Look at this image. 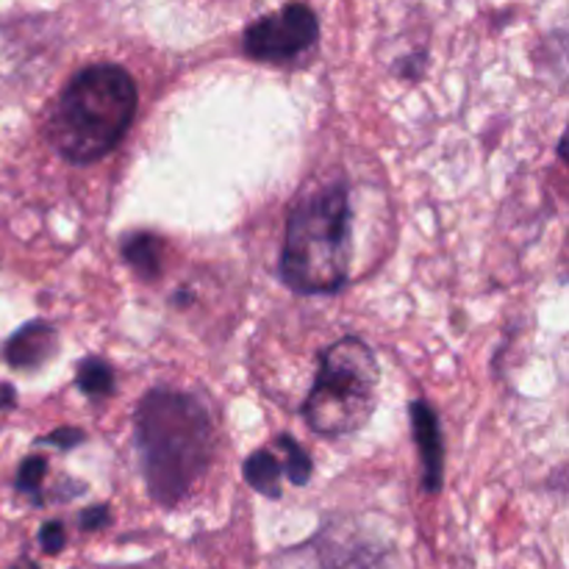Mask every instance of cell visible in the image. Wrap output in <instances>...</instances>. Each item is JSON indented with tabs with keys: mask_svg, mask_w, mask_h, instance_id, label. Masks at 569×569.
<instances>
[{
	"mask_svg": "<svg viewBox=\"0 0 569 569\" xmlns=\"http://www.w3.org/2000/svg\"><path fill=\"white\" fill-rule=\"evenodd\" d=\"M109 522H111V511H109V506H106V503L89 506V509H83L81 515H78V528H81L83 533L103 531Z\"/></svg>",
	"mask_w": 569,
	"mask_h": 569,
	"instance_id": "obj_14",
	"label": "cell"
},
{
	"mask_svg": "<svg viewBox=\"0 0 569 569\" xmlns=\"http://www.w3.org/2000/svg\"><path fill=\"white\" fill-rule=\"evenodd\" d=\"M281 465L272 453L259 450V453H250L244 461V481L250 483V489H256L264 498L278 500L281 498Z\"/></svg>",
	"mask_w": 569,
	"mask_h": 569,
	"instance_id": "obj_9",
	"label": "cell"
},
{
	"mask_svg": "<svg viewBox=\"0 0 569 569\" xmlns=\"http://www.w3.org/2000/svg\"><path fill=\"white\" fill-rule=\"evenodd\" d=\"M137 114V83L122 67L94 64L78 72L48 117V139L72 164L103 159L120 144Z\"/></svg>",
	"mask_w": 569,
	"mask_h": 569,
	"instance_id": "obj_2",
	"label": "cell"
},
{
	"mask_svg": "<svg viewBox=\"0 0 569 569\" xmlns=\"http://www.w3.org/2000/svg\"><path fill=\"white\" fill-rule=\"evenodd\" d=\"M44 445H56V448H76V445L83 442V431L78 428H61V431L48 433V439H42Z\"/></svg>",
	"mask_w": 569,
	"mask_h": 569,
	"instance_id": "obj_15",
	"label": "cell"
},
{
	"mask_svg": "<svg viewBox=\"0 0 569 569\" xmlns=\"http://www.w3.org/2000/svg\"><path fill=\"white\" fill-rule=\"evenodd\" d=\"M56 350V331L48 322H28L6 342V361L17 370H33L44 365Z\"/></svg>",
	"mask_w": 569,
	"mask_h": 569,
	"instance_id": "obj_7",
	"label": "cell"
},
{
	"mask_svg": "<svg viewBox=\"0 0 569 569\" xmlns=\"http://www.w3.org/2000/svg\"><path fill=\"white\" fill-rule=\"evenodd\" d=\"M48 476V461L42 456H28L17 470V492L28 495L33 506H42V481Z\"/></svg>",
	"mask_w": 569,
	"mask_h": 569,
	"instance_id": "obj_12",
	"label": "cell"
},
{
	"mask_svg": "<svg viewBox=\"0 0 569 569\" xmlns=\"http://www.w3.org/2000/svg\"><path fill=\"white\" fill-rule=\"evenodd\" d=\"M376 353L361 339H339L322 350L317 381L303 403L306 422L322 437L361 431L376 411Z\"/></svg>",
	"mask_w": 569,
	"mask_h": 569,
	"instance_id": "obj_4",
	"label": "cell"
},
{
	"mask_svg": "<svg viewBox=\"0 0 569 569\" xmlns=\"http://www.w3.org/2000/svg\"><path fill=\"white\" fill-rule=\"evenodd\" d=\"M350 194L339 181L300 194L287 222L281 278L303 295L337 292L350 272Z\"/></svg>",
	"mask_w": 569,
	"mask_h": 569,
	"instance_id": "obj_3",
	"label": "cell"
},
{
	"mask_svg": "<svg viewBox=\"0 0 569 569\" xmlns=\"http://www.w3.org/2000/svg\"><path fill=\"white\" fill-rule=\"evenodd\" d=\"M39 548L44 556H59L67 548V531L59 520H48L39 528Z\"/></svg>",
	"mask_w": 569,
	"mask_h": 569,
	"instance_id": "obj_13",
	"label": "cell"
},
{
	"mask_svg": "<svg viewBox=\"0 0 569 569\" xmlns=\"http://www.w3.org/2000/svg\"><path fill=\"white\" fill-rule=\"evenodd\" d=\"M144 487L164 509L189 498L214 456V422L194 395L156 389L137 415Z\"/></svg>",
	"mask_w": 569,
	"mask_h": 569,
	"instance_id": "obj_1",
	"label": "cell"
},
{
	"mask_svg": "<svg viewBox=\"0 0 569 569\" xmlns=\"http://www.w3.org/2000/svg\"><path fill=\"white\" fill-rule=\"evenodd\" d=\"M276 448L283 453V472L289 476V481H292L295 487H306L311 478V461L309 456H306V450L300 448L289 433L276 439Z\"/></svg>",
	"mask_w": 569,
	"mask_h": 569,
	"instance_id": "obj_11",
	"label": "cell"
},
{
	"mask_svg": "<svg viewBox=\"0 0 569 569\" xmlns=\"http://www.w3.org/2000/svg\"><path fill=\"white\" fill-rule=\"evenodd\" d=\"M76 383L92 400L109 398L114 392V372H111V367L103 359H87L78 365Z\"/></svg>",
	"mask_w": 569,
	"mask_h": 569,
	"instance_id": "obj_10",
	"label": "cell"
},
{
	"mask_svg": "<svg viewBox=\"0 0 569 569\" xmlns=\"http://www.w3.org/2000/svg\"><path fill=\"white\" fill-rule=\"evenodd\" d=\"M9 569H39V565L33 559H28V556H22V559H17Z\"/></svg>",
	"mask_w": 569,
	"mask_h": 569,
	"instance_id": "obj_16",
	"label": "cell"
},
{
	"mask_svg": "<svg viewBox=\"0 0 569 569\" xmlns=\"http://www.w3.org/2000/svg\"><path fill=\"white\" fill-rule=\"evenodd\" d=\"M161 256H164V242L156 233L137 231L122 239V259L128 267L142 278H156L161 272Z\"/></svg>",
	"mask_w": 569,
	"mask_h": 569,
	"instance_id": "obj_8",
	"label": "cell"
},
{
	"mask_svg": "<svg viewBox=\"0 0 569 569\" xmlns=\"http://www.w3.org/2000/svg\"><path fill=\"white\" fill-rule=\"evenodd\" d=\"M411 415V433L417 439V448H420L422 459V487L428 495H439L442 489V467H445V453H442V437H439V420L431 411V406L415 400L409 406Z\"/></svg>",
	"mask_w": 569,
	"mask_h": 569,
	"instance_id": "obj_6",
	"label": "cell"
},
{
	"mask_svg": "<svg viewBox=\"0 0 569 569\" xmlns=\"http://www.w3.org/2000/svg\"><path fill=\"white\" fill-rule=\"evenodd\" d=\"M320 37L315 11L303 3L283 6L244 31V53L256 61H289L309 50Z\"/></svg>",
	"mask_w": 569,
	"mask_h": 569,
	"instance_id": "obj_5",
	"label": "cell"
}]
</instances>
